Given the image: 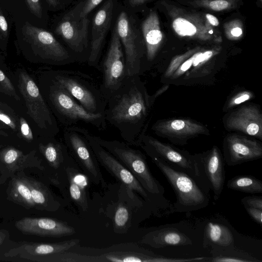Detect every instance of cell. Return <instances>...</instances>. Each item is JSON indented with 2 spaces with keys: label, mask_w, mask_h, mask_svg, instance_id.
<instances>
[{
  "label": "cell",
  "mask_w": 262,
  "mask_h": 262,
  "mask_svg": "<svg viewBox=\"0 0 262 262\" xmlns=\"http://www.w3.org/2000/svg\"><path fill=\"white\" fill-rule=\"evenodd\" d=\"M234 236L226 226L214 222H209L206 226L204 233V244L215 248H225L234 244Z\"/></svg>",
  "instance_id": "28"
},
{
  "label": "cell",
  "mask_w": 262,
  "mask_h": 262,
  "mask_svg": "<svg viewBox=\"0 0 262 262\" xmlns=\"http://www.w3.org/2000/svg\"><path fill=\"white\" fill-rule=\"evenodd\" d=\"M106 249V252L98 255L99 262H186L194 260L193 258H174L158 255L143 250L134 244L113 246Z\"/></svg>",
  "instance_id": "15"
},
{
  "label": "cell",
  "mask_w": 262,
  "mask_h": 262,
  "mask_svg": "<svg viewBox=\"0 0 262 262\" xmlns=\"http://www.w3.org/2000/svg\"><path fill=\"white\" fill-rule=\"evenodd\" d=\"M31 12L36 17L41 18L42 10L40 0H26Z\"/></svg>",
  "instance_id": "41"
},
{
  "label": "cell",
  "mask_w": 262,
  "mask_h": 262,
  "mask_svg": "<svg viewBox=\"0 0 262 262\" xmlns=\"http://www.w3.org/2000/svg\"><path fill=\"white\" fill-rule=\"evenodd\" d=\"M20 130L21 136L28 141L33 139V133L27 121L23 117L19 118Z\"/></svg>",
  "instance_id": "38"
},
{
  "label": "cell",
  "mask_w": 262,
  "mask_h": 262,
  "mask_svg": "<svg viewBox=\"0 0 262 262\" xmlns=\"http://www.w3.org/2000/svg\"><path fill=\"white\" fill-rule=\"evenodd\" d=\"M197 156L203 180H206L217 201L222 193L225 179L222 156L219 148L214 146L205 155Z\"/></svg>",
  "instance_id": "17"
},
{
  "label": "cell",
  "mask_w": 262,
  "mask_h": 262,
  "mask_svg": "<svg viewBox=\"0 0 262 262\" xmlns=\"http://www.w3.org/2000/svg\"><path fill=\"white\" fill-rule=\"evenodd\" d=\"M228 188L249 193H262V182L252 176H237L229 180Z\"/></svg>",
  "instance_id": "30"
},
{
  "label": "cell",
  "mask_w": 262,
  "mask_h": 262,
  "mask_svg": "<svg viewBox=\"0 0 262 262\" xmlns=\"http://www.w3.org/2000/svg\"><path fill=\"white\" fill-rule=\"evenodd\" d=\"M15 226L24 234L40 236L61 237L75 233V228L67 223L47 217H24Z\"/></svg>",
  "instance_id": "18"
},
{
  "label": "cell",
  "mask_w": 262,
  "mask_h": 262,
  "mask_svg": "<svg viewBox=\"0 0 262 262\" xmlns=\"http://www.w3.org/2000/svg\"><path fill=\"white\" fill-rule=\"evenodd\" d=\"M225 161L229 166L255 160L262 157L260 143L239 135H230L227 138Z\"/></svg>",
  "instance_id": "20"
},
{
  "label": "cell",
  "mask_w": 262,
  "mask_h": 262,
  "mask_svg": "<svg viewBox=\"0 0 262 262\" xmlns=\"http://www.w3.org/2000/svg\"><path fill=\"white\" fill-rule=\"evenodd\" d=\"M113 7V0H107L94 18L92 41L87 61L91 67L98 68L103 43L111 26Z\"/></svg>",
  "instance_id": "19"
},
{
  "label": "cell",
  "mask_w": 262,
  "mask_h": 262,
  "mask_svg": "<svg viewBox=\"0 0 262 262\" xmlns=\"http://www.w3.org/2000/svg\"><path fill=\"white\" fill-rule=\"evenodd\" d=\"M140 243L155 248L192 244L189 237L173 228H165L151 231L146 234Z\"/></svg>",
  "instance_id": "23"
},
{
  "label": "cell",
  "mask_w": 262,
  "mask_h": 262,
  "mask_svg": "<svg viewBox=\"0 0 262 262\" xmlns=\"http://www.w3.org/2000/svg\"><path fill=\"white\" fill-rule=\"evenodd\" d=\"M51 78L88 112L105 113L107 100L100 85L90 75L77 71L60 70L53 71Z\"/></svg>",
  "instance_id": "4"
},
{
  "label": "cell",
  "mask_w": 262,
  "mask_h": 262,
  "mask_svg": "<svg viewBox=\"0 0 262 262\" xmlns=\"http://www.w3.org/2000/svg\"><path fill=\"white\" fill-rule=\"evenodd\" d=\"M206 17L210 24L214 26H217L219 24V21L217 18L214 15L210 14H207Z\"/></svg>",
  "instance_id": "45"
},
{
  "label": "cell",
  "mask_w": 262,
  "mask_h": 262,
  "mask_svg": "<svg viewBox=\"0 0 262 262\" xmlns=\"http://www.w3.org/2000/svg\"><path fill=\"white\" fill-rule=\"evenodd\" d=\"M250 216L259 225L262 223V209L255 208L245 207Z\"/></svg>",
  "instance_id": "42"
},
{
  "label": "cell",
  "mask_w": 262,
  "mask_h": 262,
  "mask_svg": "<svg viewBox=\"0 0 262 262\" xmlns=\"http://www.w3.org/2000/svg\"><path fill=\"white\" fill-rule=\"evenodd\" d=\"M51 6L55 7L57 5V0H46Z\"/></svg>",
  "instance_id": "49"
},
{
  "label": "cell",
  "mask_w": 262,
  "mask_h": 262,
  "mask_svg": "<svg viewBox=\"0 0 262 262\" xmlns=\"http://www.w3.org/2000/svg\"><path fill=\"white\" fill-rule=\"evenodd\" d=\"M148 0H129V3L132 7L139 6Z\"/></svg>",
  "instance_id": "47"
},
{
  "label": "cell",
  "mask_w": 262,
  "mask_h": 262,
  "mask_svg": "<svg viewBox=\"0 0 262 262\" xmlns=\"http://www.w3.org/2000/svg\"><path fill=\"white\" fill-rule=\"evenodd\" d=\"M39 149L49 165L55 170L65 169L74 161L64 142L51 140L45 144L41 143Z\"/></svg>",
  "instance_id": "25"
},
{
  "label": "cell",
  "mask_w": 262,
  "mask_h": 262,
  "mask_svg": "<svg viewBox=\"0 0 262 262\" xmlns=\"http://www.w3.org/2000/svg\"><path fill=\"white\" fill-rule=\"evenodd\" d=\"M63 139L72 158L89 180L95 184L104 188L106 183L98 161L82 130L81 126L64 127Z\"/></svg>",
  "instance_id": "7"
},
{
  "label": "cell",
  "mask_w": 262,
  "mask_h": 262,
  "mask_svg": "<svg viewBox=\"0 0 262 262\" xmlns=\"http://www.w3.org/2000/svg\"><path fill=\"white\" fill-rule=\"evenodd\" d=\"M136 146L142 148L148 156H154L174 169L186 173L199 183L204 181L197 155L181 151L143 133L139 137Z\"/></svg>",
  "instance_id": "6"
},
{
  "label": "cell",
  "mask_w": 262,
  "mask_h": 262,
  "mask_svg": "<svg viewBox=\"0 0 262 262\" xmlns=\"http://www.w3.org/2000/svg\"><path fill=\"white\" fill-rule=\"evenodd\" d=\"M81 129L87 138L99 164L128 189L136 191L144 198L149 199L148 193L133 173L118 159L96 142L92 138L90 132L82 126Z\"/></svg>",
  "instance_id": "12"
},
{
  "label": "cell",
  "mask_w": 262,
  "mask_h": 262,
  "mask_svg": "<svg viewBox=\"0 0 262 262\" xmlns=\"http://www.w3.org/2000/svg\"><path fill=\"white\" fill-rule=\"evenodd\" d=\"M242 30L240 28H234L231 31V34L235 37H239L242 34Z\"/></svg>",
  "instance_id": "46"
},
{
  "label": "cell",
  "mask_w": 262,
  "mask_h": 262,
  "mask_svg": "<svg viewBox=\"0 0 262 262\" xmlns=\"http://www.w3.org/2000/svg\"><path fill=\"white\" fill-rule=\"evenodd\" d=\"M91 136L133 173L148 193L163 195L164 187L152 174L146 157L140 150L123 141L106 140L92 133Z\"/></svg>",
  "instance_id": "5"
},
{
  "label": "cell",
  "mask_w": 262,
  "mask_h": 262,
  "mask_svg": "<svg viewBox=\"0 0 262 262\" xmlns=\"http://www.w3.org/2000/svg\"><path fill=\"white\" fill-rule=\"evenodd\" d=\"M0 92L10 97H13L17 100L19 97L15 89L8 77L0 70Z\"/></svg>",
  "instance_id": "33"
},
{
  "label": "cell",
  "mask_w": 262,
  "mask_h": 262,
  "mask_svg": "<svg viewBox=\"0 0 262 262\" xmlns=\"http://www.w3.org/2000/svg\"><path fill=\"white\" fill-rule=\"evenodd\" d=\"M0 121L8 126L12 129L17 130L16 125L14 120L1 110H0Z\"/></svg>",
  "instance_id": "44"
},
{
  "label": "cell",
  "mask_w": 262,
  "mask_h": 262,
  "mask_svg": "<svg viewBox=\"0 0 262 262\" xmlns=\"http://www.w3.org/2000/svg\"><path fill=\"white\" fill-rule=\"evenodd\" d=\"M172 24L176 32L181 36H192L196 32L195 26L184 18H178Z\"/></svg>",
  "instance_id": "32"
},
{
  "label": "cell",
  "mask_w": 262,
  "mask_h": 262,
  "mask_svg": "<svg viewBox=\"0 0 262 262\" xmlns=\"http://www.w3.org/2000/svg\"><path fill=\"white\" fill-rule=\"evenodd\" d=\"M74 160L67 165L64 170L66 179L68 181L69 194L72 201L83 211L88 208V200L85 190L84 176L78 168L74 166Z\"/></svg>",
  "instance_id": "24"
},
{
  "label": "cell",
  "mask_w": 262,
  "mask_h": 262,
  "mask_svg": "<svg viewBox=\"0 0 262 262\" xmlns=\"http://www.w3.org/2000/svg\"><path fill=\"white\" fill-rule=\"evenodd\" d=\"M103 0H87L81 9L79 16L81 18L87 17L90 12Z\"/></svg>",
  "instance_id": "40"
},
{
  "label": "cell",
  "mask_w": 262,
  "mask_h": 262,
  "mask_svg": "<svg viewBox=\"0 0 262 262\" xmlns=\"http://www.w3.org/2000/svg\"><path fill=\"white\" fill-rule=\"evenodd\" d=\"M0 136H7L8 135L5 132H4L2 130H0Z\"/></svg>",
  "instance_id": "50"
},
{
  "label": "cell",
  "mask_w": 262,
  "mask_h": 262,
  "mask_svg": "<svg viewBox=\"0 0 262 262\" xmlns=\"http://www.w3.org/2000/svg\"><path fill=\"white\" fill-rule=\"evenodd\" d=\"M193 51L189 52L186 54L177 56L174 58L171 61L168 66L167 70H166L164 76L167 78L171 77L172 75L174 73L176 70L180 67V66L192 54Z\"/></svg>",
  "instance_id": "35"
},
{
  "label": "cell",
  "mask_w": 262,
  "mask_h": 262,
  "mask_svg": "<svg viewBox=\"0 0 262 262\" xmlns=\"http://www.w3.org/2000/svg\"><path fill=\"white\" fill-rule=\"evenodd\" d=\"M51 108L64 127L85 124L99 130L106 128L104 114L86 111L66 90L51 78L47 90Z\"/></svg>",
  "instance_id": "2"
},
{
  "label": "cell",
  "mask_w": 262,
  "mask_h": 262,
  "mask_svg": "<svg viewBox=\"0 0 262 262\" xmlns=\"http://www.w3.org/2000/svg\"><path fill=\"white\" fill-rule=\"evenodd\" d=\"M23 33L33 50L42 60L49 64L62 66L77 61L49 32L26 23Z\"/></svg>",
  "instance_id": "8"
},
{
  "label": "cell",
  "mask_w": 262,
  "mask_h": 262,
  "mask_svg": "<svg viewBox=\"0 0 262 262\" xmlns=\"http://www.w3.org/2000/svg\"><path fill=\"white\" fill-rule=\"evenodd\" d=\"M78 9L77 8L64 16L56 28L55 32L62 37L71 50L80 55L88 46L89 20L87 17H80L81 10L78 13Z\"/></svg>",
  "instance_id": "13"
},
{
  "label": "cell",
  "mask_w": 262,
  "mask_h": 262,
  "mask_svg": "<svg viewBox=\"0 0 262 262\" xmlns=\"http://www.w3.org/2000/svg\"><path fill=\"white\" fill-rule=\"evenodd\" d=\"M242 203L245 207L262 209V198L261 196H248L242 199Z\"/></svg>",
  "instance_id": "37"
},
{
  "label": "cell",
  "mask_w": 262,
  "mask_h": 262,
  "mask_svg": "<svg viewBox=\"0 0 262 262\" xmlns=\"http://www.w3.org/2000/svg\"><path fill=\"white\" fill-rule=\"evenodd\" d=\"M253 94L250 91H243L236 94L228 101L226 108H231L253 98Z\"/></svg>",
  "instance_id": "34"
},
{
  "label": "cell",
  "mask_w": 262,
  "mask_h": 262,
  "mask_svg": "<svg viewBox=\"0 0 262 262\" xmlns=\"http://www.w3.org/2000/svg\"><path fill=\"white\" fill-rule=\"evenodd\" d=\"M30 189L32 198L37 209L48 211H55L60 204L50 190L43 183L24 175Z\"/></svg>",
  "instance_id": "27"
},
{
  "label": "cell",
  "mask_w": 262,
  "mask_h": 262,
  "mask_svg": "<svg viewBox=\"0 0 262 262\" xmlns=\"http://www.w3.org/2000/svg\"><path fill=\"white\" fill-rule=\"evenodd\" d=\"M9 36L8 24L0 7V44L4 48Z\"/></svg>",
  "instance_id": "36"
},
{
  "label": "cell",
  "mask_w": 262,
  "mask_h": 262,
  "mask_svg": "<svg viewBox=\"0 0 262 262\" xmlns=\"http://www.w3.org/2000/svg\"><path fill=\"white\" fill-rule=\"evenodd\" d=\"M227 127L248 135L262 138V115L259 109L253 105L243 106L232 112L227 118Z\"/></svg>",
  "instance_id": "21"
},
{
  "label": "cell",
  "mask_w": 262,
  "mask_h": 262,
  "mask_svg": "<svg viewBox=\"0 0 262 262\" xmlns=\"http://www.w3.org/2000/svg\"><path fill=\"white\" fill-rule=\"evenodd\" d=\"M130 220V212L128 206L120 203L117 206L114 216V227L116 232H124L128 228Z\"/></svg>",
  "instance_id": "31"
},
{
  "label": "cell",
  "mask_w": 262,
  "mask_h": 262,
  "mask_svg": "<svg viewBox=\"0 0 262 262\" xmlns=\"http://www.w3.org/2000/svg\"><path fill=\"white\" fill-rule=\"evenodd\" d=\"M7 189L8 199L27 209L35 208L30 189L24 175L14 176Z\"/></svg>",
  "instance_id": "29"
},
{
  "label": "cell",
  "mask_w": 262,
  "mask_h": 262,
  "mask_svg": "<svg viewBox=\"0 0 262 262\" xmlns=\"http://www.w3.org/2000/svg\"><path fill=\"white\" fill-rule=\"evenodd\" d=\"M149 156L174 191L177 200L172 206L173 211L189 212L208 205L209 196L193 178L186 173L174 169L154 156Z\"/></svg>",
  "instance_id": "3"
},
{
  "label": "cell",
  "mask_w": 262,
  "mask_h": 262,
  "mask_svg": "<svg viewBox=\"0 0 262 262\" xmlns=\"http://www.w3.org/2000/svg\"><path fill=\"white\" fill-rule=\"evenodd\" d=\"M18 88L27 108V114L38 127L53 135L59 128L51 111L33 79L26 72L18 76Z\"/></svg>",
  "instance_id": "9"
},
{
  "label": "cell",
  "mask_w": 262,
  "mask_h": 262,
  "mask_svg": "<svg viewBox=\"0 0 262 262\" xmlns=\"http://www.w3.org/2000/svg\"><path fill=\"white\" fill-rule=\"evenodd\" d=\"M210 9L215 11H221L228 8L229 3L226 0H215L209 4Z\"/></svg>",
  "instance_id": "43"
},
{
  "label": "cell",
  "mask_w": 262,
  "mask_h": 262,
  "mask_svg": "<svg viewBox=\"0 0 262 262\" xmlns=\"http://www.w3.org/2000/svg\"><path fill=\"white\" fill-rule=\"evenodd\" d=\"M158 20L156 14L152 12L142 24L146 59L149 62L155 59L163 37Z\"/></svg>",
  "instance_id": "26"
},
{
  "label": "cell",
  "mask_w": 262,
  "mask_h": 262,
  "mask_svg": "<svg viewBox=\"0 0 262 262\" xmlns=\"http://www.w3.org/2000/svg\"><path fill=\"white\" fill-rule=\"evenodd\" d=\"M100 89L107 100L129 76L122 45L116 28L101 66Z\"/></svg>",
  "instance_id": "10"
},
{
  "label": "cell",
  "mask_w": 262,
  "mask_h": 262,
  "mask_svg": "<svg viewBox=\"0 0 262 262\" xmlns=\"http://www.w3.org/2000/svg\"><path fill=\"white\" fill-rule=\"evenodd\" d=\"M0 148H1V145H0Z\"/></svg>",
  "instance_id": "52"
},
{
  "label": "cell",
  "mask_w": 262,
  "mask_h": 262,
  "mask_svg": "<svg viewBox=\"0 0 262 262\" xmlns=\"http://www.w3.org/2000/svg\"><path fill=\"white\" fill-rule=\"evenodd\" d=\"M211 261L215 262H252L253 260L236 256L219 255L214 257Z\"/></svg>",
  "instance_id": "39"
},
{
  "label": "cell",
  "mask_w": 262,
  "mask_h": 262,
  "mask_svg": "<svg viewBox=\"0 0 262 262\" xmlns=\"http://www.w3.org/2000/svg\"><path fill=\"white\" fill-rule=\"evenodd\" d=\"M151 129L158 135L181 139L205 134L207 131L202 124L184 119L158 121Z\"/></svg>",
  "instance_id": "22"
},
{
  "label": "cell",
  "mask_w": 262,
  "mask_h": 262,
  "mask_svg": "<svg viewBox=\"0 0 262 262\" xmlns=\"http://www.w3.org/2000/svg\"><path fill=\"white\" fill-rule=\"evenodd\" d=\"M115 28L124 48L128 76L139 75L145 52L144 47L135 26L125 12L119 14Z\"/></svg>",
  "instance_id": "11"
},
{
  "label": "cell",
  "mask_w": 262,
  "mask_h": 262,
  "mask_svg": "<svg viewBox=\"0 0 262 262\" xmlns=\"http://www.w3.org/2000/svg\"><path fill=\"white\" fill-rule=\"evenodd\" d=\"M6 237V233L5 230L0 229V246L4 243Z\"/></svg>",
  "instance_id": "48"
},
{
  "label": "cell",
  "mask_w": 262,
  "mask_h": 262,
  "mask_svg": "<svg viewBox=\"0 0 262 262\" xmlns=\"http://www.w3.org/2000/svg\"><path fill=\"white\" fill-rule=\"evenodd\" d=\"M151 104L139 75L129 76L107 100L106 122L118 130L125 142L136 146Z\"/></svg>",
  "instance_id": "1"
},
{
  "label": "cell",
  "mask_w": 262,
  "mask_h": 262,
  "mask_svg": "<svg viewBox=\"0 0 262 262\" xmlns=\"http://www.w3.org/2000/svg\"><path fill=\"white\" fill-rule=\"evenodd\" d=\"M2 127H3V126H2V125H1V124H0V129H1V128H2Z\"/></svg>",
  "instance_id": "51"
},
{
  "label": "cell",
  "mask_w": 262,
  "mask_h": 262,
  "mask_svg": "<svg viewBox=\"0 0 262 262\" xmlns=\"http://www.w3.org/2000/svg\"><path fill=\"white\" fill-rule=\"evenodd\" d=\"M34 167L41 170L45 169L35 150L24 154L13 147H7L0 152V184L13 177L16 172Z\"/></svg>",
  "instance_id": "16"
},
{
  "label": "cell",
  "mask_w": 262,
  "mask_h": 262,
  "mask_svg": "<svg viewBox=\"0 0 262 262\" xmlns=\"http://www.w3.org/2000/svg\"><path fill=\"white\" fill-rule=\"evenodd\" d=\"M80 242L77 238L54 243H26L5 253L7 258H18L30 261L50 262L56 253L68 251Z\"/></svg>",
  "instance_id": "14"
}]
</instances>
